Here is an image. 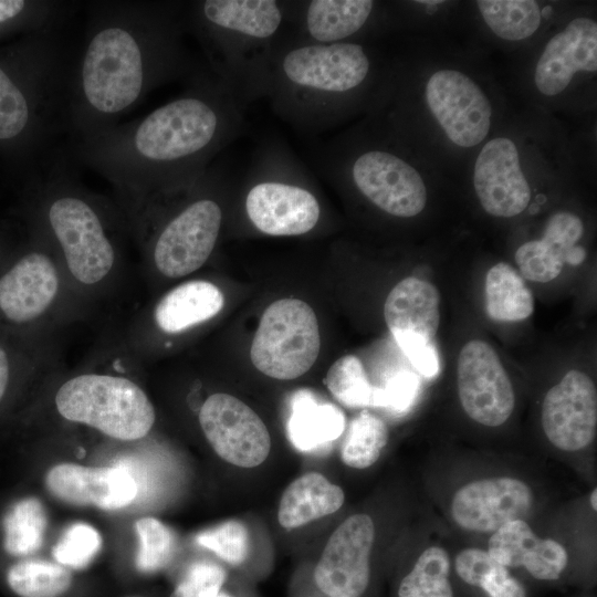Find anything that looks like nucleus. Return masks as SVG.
Instances as JSON below:
<instances>
[{
  "label": "nucleus",
  "mask_w": 597,
  "mask_h": 597,
  "mask_svg": "<svg viewBox=\"0 0 597 597\" xmlns=\"http://www.w3.org/2000/svg\"><path fill=\"white\" fill-rule=\"evenodd\" d=\"M42 180L46 227L63 252L72 275L84 284L102 281L112 270L115 250L102 213L73 178L64 159H53Z\"/></svg>",
  "instance_id": "423d86ee"
},
{
  "label": "nucleus",
  "mask_w": 597,
  "mask_h": 597,
  "mask_svg": "<svg viewBox=\"0 0 597 597\" xmlns=\"http://www.w3.org/2000/svg\"><path fill=\"white\" fill-rule=\"evenodd\" d=\"M344 500L343 490L323 474L306 473L283 492L277 520L284 528H295L336 512Z\"/></svg>",
  "instance_id": "cd10ccee"
},
{
  "label": "nucleus",
  "mask_w": 597,
  "mask_h": 597,
  "mask_svg": "<svg viewBox=\"0 0 597 597\" xmlns=\"http://www.w3.org/2000/svg\"><path fill=\"white\" fill-rule=\"evenodd\" d=\"M217 597H230V596L228 594L221 591Z\"/></svg>",
  "instance_id": "49530a36"
},
{
  "label": "nucleus",
  "mask_w": 597,
  "mask_h": 597,
  "mask_svg": "<svg viewBox=\"0 0 597 597\" xmlns=\"http://www.w3.org/2000/svg\"><path fill=\"white\" fill-rule=\"evenodd\" d=\"M488 553L500 564L523 566L542 580L557 579L568 562L563 545L536 536L523 520L510 521L496 530L489 540Z\"/></svg>",
  "instance_id": "b1692460"
},
{
  "label": "nucleus",
  "mask_w": 597,
  "mask_h": 597,
  "mask_svg": "<svg viewBox=\"0 0 597 597\" xmlns=\"http://www.w3.org/2000/svg\"><path fill=\"white\" fill-rule=\"evenodd\" d=\"M473 185L482 208L491 216L512 218L526 209L531 187L512 139L495 137L482 147L474 165Z\"/></svg>",
  "instance_id": "a211bd4d"
},
{
  "label": "nucleus",
  "mask_w": 597,
  "mask_h": 597,
  "mask_svg": "<svg viewBox=\"0 0 597 597\" xmlns=\"http://www.w3.org/2000/svg\"><path fill=\"white\" fill-rule=\"evenodd\" d=\"M196 541L233 566L242 564L248 556L249 535L247 527L239 521H227L202 531Z\"/></svg>",
  "instance_id": "ea45409f"
},
{
  "label": "nucleus",
  "mask_w": 597,
  "mask_h": 597,
  "mask_svg": "<svg viewBox=\"0 0 597 597\" xmlns=\"http://www.w3.org/2000/svg\"><path fill=\"white\" fill-rule=\"evenodd\" d=\"M597 489L595 488L590 494V505L594 511L597 510Z\"/></svg>",
  "instance_id": "a18cd8bd"
},
{
  "label": "nucleus",
  "mask_w": 597,
  "mask_h": 597,
  "mask_svg": "<svg viewBox=\"0 0 597 597\" xmlns=\"http://www.w3.org/2000/svg\"><path fill=\"white\" fill-rule=\"evenodd\" d=\"M186 2L98 0L86 24L69 84V132L81 138L118 123L151 91L193 64L185 45Z\"/></svg>",
  "instance_id": "f257e3e1"
},
{
  "label": "nucleus",
  "mask_w": 597,
  "mask_h": 597,
  "mask_svg": "<svg viewBox=\"0 0 597 597\" xmlns=\"http://www.w3.org/2000/svg\"><path fill=\"white\" fill-rule=\"evenodd\" d=\"M321 337L313 308L298 298H281L262 314L250 357L264 375L290 380L304 375L316 362Z\"/></svg>",
  "instance_id": "9b49d317"
},
{
  "label": "nucleus",
  "mask_w": 597,
  "mask_h": 597,
  "mask_svg": "<svg viewBox=\"0 0 597 597\" xmlns=\"http://www.w3.org/2000/svg\"><path fill=\"white\" fill-rule=\"evenodd\" d=\"M584 234L579 217L570 212L553 214L545 227L542 239L523 243L514 259L519 273L532 282L546 283L556 279L566 262L580 263L585 252L575 244Z\"/></svg>",
  "instance_id": "5701e85b"
},
{
  "label": "nucleus",
  "mask_w": 597,
  "mask_h": 597,
  "mask_svg": "<svg viewBox=\"0 0 597 597\" xmlns=\"http://www.w3.org/2000/svg\"><path fill=\"white\" fill-rule=\"evenodd\" d=\"M222 170L211 165L187 187V198L161 223L153 243L156 268L168 277H180L203 265L222 228L223 209L216 192L222 187Z\"/></svg>",
  "instance_id": "6e6552de"
},
{
  "label": "nucleus",
  "mask_w": 597,
  "mask_h": 597,
  "mask_svg": "<svg viewBox=\"0 0 597 597\" xmlns=\"http://www.w3.org/2000/svg\"><path fill=\"white\" fill-rule=\"evenodd\" d=\"M60 415L118 440L145 437L155 410L143 389L123 377L85 374L65 381L56 392Z\"/></svg>",
  "instance_id": "1a4fd4ad"
},
{
  "label": "nucleus",
  "mask_w": 597,
  "mask_h": 597,
  "mask_svg": "<svg viewBox=\"0 0 597 597\" xmlns=\"http://www.w3.org/2000/svg\"><path fill=\"white\" fill-rule=\"evenodd\" d=\"M325 384L333 397L345 407H374L376 387L369 383L362 362L354 355L337 359L329 367Z\"/></svg>",
  "instance_id": "e433bc0d"
},
{
  "label": "nucleus",
  "mask_w": 597,
  "mask_h": 597,
  "mask_svg": "<svg viewBox=\"0 0 597 597\" xmlns=\"http://www.w3.org/2000/svg\"><path fill=\"white\" fill-rule=\"evenodd\" d=\"M542 427L548 441L563 451L588 447L596 436L597 391L591 378L572 369L545 395Z\"/></svg>",
  "instance_id": "dca6fc26"
},
{
  "label": "nucleus",
  "mask_w": 597,
  "mask_h": 597,
  "mask_svg": "<svg viewBox=\"0 0 597 597\" xmlns=\"http://www.w3.org/2000/svg\"><path fill=\"white\" fill-rule=\"evenodd\" d=\"M59 276L50 256L31 250L0 275V318L23 325L39 318L51 305Z\"/></svg>",
  "instance_id": "6ab92c4d"
},
{
  "label": "nucleus",
  "mask_w": 597,
  "mask_h": 597,
  "mask_svg": "<svg viewBox=\"0 0 597 597\" xmlns=\"http://www.w3.org/2000/svg\"><path fill=\"white\" fill-rule=\"evenodd\" d=\"M224 580L226 572L221 566L199 561L189 566L169 597H217Z\"/></svg>",
  "instance_id": "a19ab883"
},
{
  "label": "nucleus",
  "mask_w": 597,
  "mask_h": 597,
  "mask_svg": "<svg viewBox=\"0 0 597 597\" xmlns=\"http://www.w3.org/2000/svg\"><path fill=\"white\" fill-rule=\"evenodd\" d=\"M476 4L486 25L503 40L527 39L541 24L540 6L533 0H480Z\"/></svg>",
  "instance_id": "72a5a7b5"
},
{
  "label": "nucleus",
  "mask_w": 597,
  "mask_h": 597,
  "mask_svg": "<svg viewBox=\"0 0 597 597\" xmlns=\"http://www.w3.org/2000/svg\"><path fill=\"white\" fill-rule=\"evenodd\" d=\"M202 431L216 453L241 468L261 464L271 450V437L262 419L229 394H213L199 411Z\"/></svg>",
  "instance_id": "ddd939ff"
},
{
  "label": "nucleus",
  "mask_w": 597,
  "mask_h": 597,
  "mask_svg": "<svg viewBox=\"0 0 597 597\" xmlns=\"http://www.w3.org/2000/svg\"><path fill=\"white\" fill-rule=\"evenodd\" d=\"M243 107L210 72L144 117L74 139V161L119 191L167 196L200 177L244 128Z\"/></svg>",
  "instance_id": "f03ea898"
},
{
  "label": "nucleus",
  "mask_w": 597,
  "mask_h": 597,
  "mask_svg": "<svg viewBox=\"0 0 597 597\" xmlns=\"http://www.w3.org/2000/svg\"><path fill=\"white\" fill-rule=\"evenodd\" d=\"M532 504L533 493L523 481L490 478L459 489L451 502V515L467 531L494 533L510 521L523 520Z\"/></svg>",
  "instance_id": "f3484780"
},
{
  "label": "nucleus",
  "mask_w": 597,
  "mask_h": 597,
  "mask_svg": "<svg viewBox=\"0 0 597 597\" xmlns=\"http://www.w3.org/2000/svg\"><path fill=\"white\" fill-rule=\"evenodd\" d=\"M457 383L461 406L472 420L498 427L512 415L515 404L512 383L486 342L473 339L461 348Z\"/></svg>",
  "instance_id": "f8f14e48"
},
{
  "label": "nucleus",
  "mask_w": 597,
  "mask_h": 597,
  "mask_svg": "<svg viewBox=\"0 0 597 597\" xmlns=\"http://www.w3.org/2000/svg\"><path fill=\"white\" fill-rule=\"evenodd\" d=\"M50 492L62 501L76 505H94L104 510H118L137 496L138 483L124 467L90 468L75 463H61L46 474Z\"/></svg>",
  "instance_id": "aec40b11"
},
{
  "label": "nucleus",
  "mask_w": 597,
  "mask_h": 597,
  "mask_svg": "<svg viewBox=\"0 0 597 597\" xmlns=\"http://www.w3.org/2000/svg\"><path fill=\"white\" fill-rule=\"evenodd\" d=\"M375 526L367 514L347 517L325 545L314 578L328 597H360L370 578Z\"/></svg>",
  "instance_id": "2eb2a0df"
},
{
  "label": "nucleus",
  "mask_w": 597,
  "mask_h": 597,
  "mask_svg": "<svg viewBox=\"0 0 597 597\" xmlns=\"http://www.w3.org/2000/svg\"><path fill=\"white\" fill-rule=\"evenodd\" d=\"M419 387V379L416 375L401 371L391 377L385 387H376L374 407L387 408L394 412H404L415 402Z\"/></svg>",
  "instance_id": "79ce46f5"
},
{
  "label": "nucleus",
  "mask_w": 597,
  "mask_h": 597,
  "mask_svg": "<svg viewBox=\"0 0 597 597\" xmlns=\"http://www.w3.org/2000/svg\"><path fill=\"white\" fill-rule=\"evenodd\" d=\"M46 524V513L41 501L35 498L18 501L3 520L6 552L17 557L36 552L42 545Z\"/></svg>",
  "instance_id": "473e14b6"
},
{
  "label": "nucleus",
  "mask_w": 597,
  "mask_h": 597,
  "mask_svg": "<svg viewBox=\"0 0 597 597\" xmlns=\"http://www.w3.org/2000/svg\"><path fill=\"white\" fill-rule=\"evenodd\" d=\"M4 579L18 597H61L73 582L69 568L42 559H22L10 565Z\"/></svg>",
  "instance_id": "7c9ffc66"
},
{
  "label": "nucleus",
  "mask_w": 597,
  "mask_h": 597,
  "mask_svg": "<svg viewBox=\"0 0 597 597\" xmlns=\"http://www.w3.org/2000/svg\"><path fill=\"white\" fill-rule=\"evenodd\" d=\"M62 27L0 45V164L31 177L53 138L69 130V84L76 49Z\"/></svg>",
  "instance_id": "7ed1b4c3"
},
{
  "label": "nucleus",
  "mask_w": 597,
  "mask_h": 597,
  "mask_svg": "<svg viewBox=\"0 0 597 597\" xmlns=\"http://www.w3.org/2000/svg\"><path fill=\"white\" fill-rule=\"evenodd\" d=\"M371 71V57L357 42L314 44L285 31L272 59L266 97L293 128L323 133L348 112Z\"/></svg>",
  "instance_id": "20e7f679"
},
{
  "label": "nucleus",
  "mask_w": 597,
  "mask_h": 597,
  "mask_svg": "<svg viewBox=\"0 0 597 597\" xmlns=\"http://www.w3.org/2000/svg\"><path fill=\"white\" fill-rule=\"evenodd\" d=\"M135 531L139 547L135 565L143 574H153L165 568L171 561L176 538L172 531L155 517L136 521Z\"/></svg>",
  "instance_id": "4c0bfd02"
},
{
  "label": "nucleus",
  "mask_w": 597,
  "mask_h": 597,
  "mask_svg": "<svg viewBox=\"0 0 597 597\" xmlns=\"http://www.w3.org/2000/svg\"><path fill=\"white\" fill-rule=\"evenodd\" d=\"M102 546L100 533L86 523H75L67 527L52 549L55 561L66 568L86 567Z\"/></svg>",
  "instance_id": "58836bf2"
},
{
  "label": "nucleus",
  "mask_w": 597,
  "mask_h": 597,
  "mask_svg": "<svg viewBox=\"0 0 597 597\" xmlns=\"http://www.w3.org/2000/svg\"><path fill=\"white\" fill-rule=\"evenodd\" d=\"M454 566L462 580L481 587L490 597H525L520 582L485 551L463 549L457 555Z\"/></svg>",
  "instance_id": "2f4dec72"
},
{
  "label": "nucleus",
  "mask_w": 597,
  "mask_h": 597,
  "mask_svg": "<svg viewBox=\"0 0 597 597\" xmlns=\"http://www.w3.org/2000/svg\"><path fill=\"white\" fill-rule=\"evenodd\" d=\"M245 218L259 232L273 237L313 231L322 207L308 186L306 168L280 144L263 146L247 171Z\"/></svg>",
  "instance_id": "0eeeda50"
},
{
  "label": "nucleus",
  "mask_w": 597,
  "mask_h": 597,
  "mask_svg": "<svg viewBox=\"0 0 597 597\" xmlns=\"http://www.w3.org/2000/svg\"><path fill=\"white\" fill-rule=\"evenodd\" d=\"M597 23L589 18L572 20L545 45L535 67L534 82L543 95L562 93L575 73H596Z\"/></svg>",
  "instance_id": "4be33fe9"
},
{
  "label": "nucleus",
  "mask_w": 597,
  "mask_h": 597,
  "mask_svg": "<svg viewBox=\"0 0 597 597\" xmlns=\"http://www.w3.org/2000/svg\"><path fill=\"white\" fill-rule=\"evenodd\" d=\"M388 441V430L381 419L363 410L350 422L342 446L343 462L355 469L373 465Z\"/></svg>",
  "instance_id": "c9c22d12"
},
{
  "label": "nucleus",
  "mask_w": 597,
  "mask_h": 597,
  "mask_svg": "<svg viewBox=\"0 0 597 597\" xmlns=\"http://www.w3.org/2000/svg\"><path fill=\"white\" fill-rule=\"evenodd\" d=\"M78 2L0 0V45L38 31L62 27Z\"/></svg>",
  "instance_id": "c85d7f7f"
},
{
  "label": "nucleus",
  "mask_w": 597,
  "mask_h": 597,
  "mask_svg": "<svg viewBox=\"0 0 597 597\" xmlns=\"http://www.w3.org/2000/svg\"><path fill=\"white\" fill-rule=\"evenodd\" d=\"M426 101L453 144L473 147L488 136L492 117L490 101L464 73L452 69L434 72L426 85Z\"/></svg>",
  "instance_id": "4468645a"
},
{
  "label": "nucleus",
  "mask_w": 597,
  "mask_h": 597,
  "mask_svg": "<svg viewBox=\"0 0 597 597\" xmlns=\"http://www.w3.org/2000/svg\"><path fill=\"white\" fill-rule=\"evenodd\" d=\"M485 311L498 322H519L534 311L533 294L522 275L510 264L499 262L485 275Z\"/></svg>",
  "instance_id": "c756f323"
},
{
  "label": "nucleus",
  "mask_w": 597,
  "mask_h": 597,
  "mask_svg": "<svg viewBox=\"0 0 597 597\" xmlns=\"http://www.w3.org/2000/svg\"><path fill=\"white\" fill-rule=\"evenodd\" d=\"M449 573L448 553L438 546L428 547L401 580L398 597H453Z\"/></svg>",
  "instance_id": "f704fd0d"
},
{
  "label": "nucleus",
  "mask_w": 597,
  "mask_h": 597,
  "mask_svg": "<svg viewBox=\"0 0 597 597\" xmlns=\"http://www.w3.org/2000/svg\"><path fill=\"white\" fill-rule=\"evenodd\" d=\"M13 374V358L8 347L0 342V405L4 400Z\"/></svg>",
  "instance_id": "c03bdc74"
},
{
  "label": "nucleus",
  "mask_w": 597,
  "mask_h": 597,
  "mask_svg": "<svg viewBox=\"0 0 597 597\" xmlns=\"http://www.w3.org/2000/svg\"><path fill=\"white\" fill-rule=\"evenodd\" d=\"M396 342L419 374L432 378L439 373V356L432 342L416 337H404Z\"/></svg>",
  "instance_id": "37998d69"
},
{
  "label": "nucleus",
  "mask_w": 597,
  "mask_h": 597,
  "mask_svg": "<svg viewBox=\"0 0 597 597\" xmlns=\"http://www.w3.org/2000/svg\"><path fill=\"white\" fill-rule=\"evenodd\" d=\"M286 429L296 450L314 452L341 437L345 416L335 405L321 401L312 391L301 389L291 396Z\"/></svg>",
  "instance_id": "a878e982"
},
{
  "label": "nucleus",
  "mask_w": 597,
  "mask_h": 597,
  "mask_svg": "<svg viewBox=\"0 0 597 597\" xmlns=\"http://www.w3.org/2000/svg\"><path fill=\"white\" fill-rule=\"evenodd\" d=\"M371 0L284 1L292 35L314 44L354 43L352 39L369 22Z\"/></svg>",
  "instance_id": "412c9836"
},
{
  "label": "nucleus",
  "mask_w": 597,
  "mask_h": 597,
  "mask_svg": "<svg viewBox=\"0 0 597 597\" xmlns=\"http://www.w3.org/2000/svg\"><path fill=\"white\" fill-rule=\"evenodd\" d=\"M224 297L208 281H189L169 291L155 308V321L166 333H179L214 317L223 307Z\"/></svg>",
  "instance_id": "bb28decb"
},
{
  "label": "nucleus",
  "mask_w": 597,
  "mask_h": 597,
  "mask_svg": "<svg viewBox=\"0 0 597 597\" xmlns=\"http://www.w3.org/2000/svg\"><path fill=\"white\" fill-rule=\"evenodd\" d=\"M125 597H142V596H138V595H129V596H125Z\"/></svg>",
  "instance_id": "de8ad7c7"
},
{
  "label": "nucleus",
  "mask_w": 597,
  "mask_h": 597,
  "mask_svg": "<svg viewBox=\"0 0 597 597\" xmlns=\"http://www.w3.org/2000/svg\"><path fill=\"white\" fill-rule=\"evenodd\" d=\"M384 316L395 339L416 337L432 342L440 324V293L426 280L406 277L388 294Z\"/></svg>",
  "instance_id": "393cba45"
},
{
  "label": "nucleus",
  "mask_w": 597,
  "mask_h": 597,
  "mask_svg": "<svg viewBox=\"0 0 597 597\" xmlns=\"http://www.w3.org/2000/svg\"><path fill=\"white\" fill-rule=\"evenodd\" d=\"M320 163L323 174L347 179L362 197L389 216L411 218L426 207L427 188L421 176L391 151L369 148L341 158L325 149Z\"/></svg>",
  "instance_id": "9d476101"
},
{
  "label": "nucleus",
  "mask_w": 597,
  "mask_h": 597,
  "mask_svg": "<svg viewBox=\"0 0 597 597\" xmlns=\"http://www.w3.org/2000/svg\"><path fill=\"white\" fill-rule=\"evenodd\" d=\"M187 31L196 36L209 71L247 107L266 97L272 59L284 34V1L186 2Z\"/></svg>",
  "instance_id": "39448f33"
}]
</instances>
